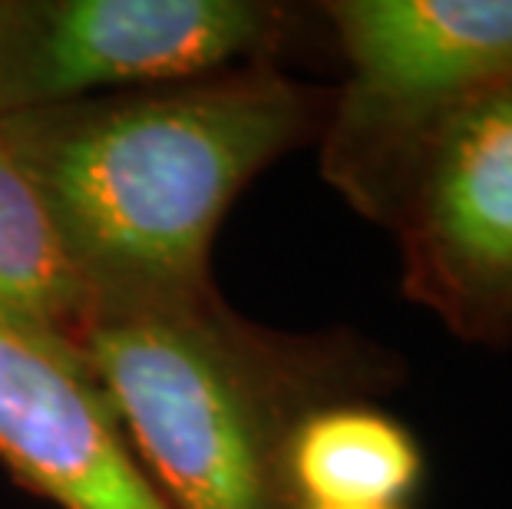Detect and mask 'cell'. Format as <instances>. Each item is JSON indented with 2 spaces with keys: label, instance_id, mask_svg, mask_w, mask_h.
Masks as SVG:
<instances>
[{
  "label": "cell",
  "instance_id": "obj_3",
  "mask_svg": "<svg viewBox=\"0 0 512 509\" xmlns=\"http://www.w3.org/2000/svg\"><path fill=\"white\" fill-rule=\"evenodd\" d=\"M351 80L328 126L324 169L387 219L413 162L453 116L512 90V0L328 4Z\"/></svg>",
  "mask_w": 512,
  "mask_h": 509
},
{
  "label": "cell",
  "instance_id": "obj_5",
  "mask_svg": "<svg viewBox=\"0 0 512 509\" xmlns=\"http://www.w3.org/2000/svg\"><path fill=\"white\" fill-rule=\"evenodd\" d=\"M387 219L420 301L460 331L512 324V90L483 96L430 139Z\"/></svg>",
  "mask_w": 512,
  "mask_h": 509
},
{
  "label": "cell",
  "instance_id": "obj_10",
  "mask_svg": "<svg viewBox=\"0 0 512 509\" xmlns=\"http://www.w3.org/2000/svg\"><path fill=\"white\" fill-rule=\"evenodd\" d=\"M301 509H400V506H301Z\"/></svg>",
  "mask_w": 512,
  "mask_h": 509
},
{
  "label": "cell",
  "instance_id": "obj_1",
  "mask_svg": "<svg viewBox=\"0 0 512 509\" xmlns=\"http://www.w3.org/2000/svg\"><path fill=\"white\" fill-rule=\"evenodd\" d=\"M321 100L271 63L0 119L90 298L212 288L209 255L242 189L311 136Z\"/></svg>",
  "mask_w": 512,
  "mask_h": 509
},
{
  "label": "cell",
  "instance_id": "obj_6",
  "mask_svg": "<svg viewBox=\"0 0 512 509\" xmlns=\"http://www.w3.org/2000/svg\"><path fill=\"white\" fill-rule=\"evenodd\" d=\"M0 463L60 509H169L86 367L4 318Z\"/></svg>",
  "mask_w": 512,
  "mask_h": 509
},
{
  "label": "cell",
  "instance_id": "obj_7",
  "mask_svg": "<svg viewBox=\"0 0 512 509\" xmlns=\"http://www.w3.org/2000/svg\"><path fill=\"white\" fill-rule=\"evenodd\" d=\"M423 480V450L397 417L377 407L318 404L294 424L285 483L301 506H400Z\"/></svg>",
  "mask_w": 512,
  "mask_h": 509
},
{
  "label": "cell",
  "instance_id": "obj_8",
  "mask_svg": "<svg viewBox=\"0 0 512 509\" xmlns=\"http://www.w3.org/2000/svg\"><path fill=\"white\" fill-rule=\"evenodd\" d=\"M86 311L90 288L57 219L0 133V318L76 357Z\"/></svg>",
  "mask_w": 512,
  "mask_h": 509
},
{
  "label": "cell",
  "instance_id": "obj_2",
  "mask_svg": "<svg viewBox=\"0 0 512 509\" xmlns=\"http://www.w3.org/2000/svg\"><path fill=\"white\" fill-rule=\"evenodd\" d=\"M76 357L169 509H294L285 447L324 357L245 324L215 285L90 298Z\"/></svg>",
  "mask_w": 512,
  "mask_h": 509
},
{
  "label": "cell",
  "instance_id": "obj_4",
  "mask_svg": "<svg viewBox=\"0 0 512 509\" xmlns=\"http://www.w3.org/2000/svg\"><path fill=\"white\" fill-rule=\"evenodd\" d=\"M285 10L258 0H14L0 119L268 63Z\"/></svg>",
  "mask_w": 512,
  "mask_h": 509
},
{
  "label": "cell",
  "instance_id": "obj_9",
  "mask_svg": "<svg viewBox=\"0 0 512 509\" xmlns=\"http://www.w3.org/2000/svg\"><path fill=\"white\" fill-rule=\"evenodd\" d=\"M10 10H14V0H0V37H4V30H7Z\"/></svg>",
  "mask_w": 512,
  "mask_h": 509
}]
</instances>
